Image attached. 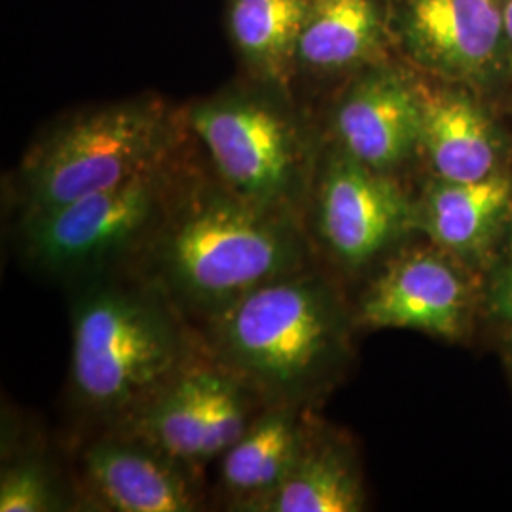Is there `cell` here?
<instances>
[{"mask_svg": "<svg viewBox=\"0 0 512 512\" xmlns=\"http://www.w3.org/2000/svg\"><path fill=\"white\" fill-rule=\"evenodd\" d=\"M306 219L247 202L220 181L183 184L133 270L158 285L190 323L313 266Z\"/></svg>", "mask_w": 512, "mask_h": 512, "instance_id": "1", "label": "cell"}, {"mask_svg": "<svg viewBox=\"0 0 512 512\" xmlns=\"http://www.w3.org/2000/svg\"><path fill=\"white\" fill-rule=\"evenodd\" d=\"M71 289V401L86 420L112 429L194 359L202 338L158 285L135 272Z\"/></svg>", "mask_w": 512, "mask_h": 512, "instance_id": "2", "label": "cell"}, {"mask_svg": "<svg viewBox=\"0 0 512 512\" xmlns=\"http://www.w3.org/2000/svg\"><path fill=\"white\" fill-rule=\"evenodd\" d=\"M351 315L315 266L260 285L200 325L203 348L268 403L311 408L348 365Z\"/></svg>", "mask_w": 512, "mask_h": 512, "instance_id": "3", "label": "cell"}, {"mask_svg": "<svg viewBox=\"0 0 512 512\" xmlns=\"http://www.w3.org/2000/svg\"><path fill=\"white\" fill-rule=\"evenodd\" d=\"M173 145V122L156 99L86 110L57 126L23 162L16 184L18 220L165 167Z\"/></svg>", "mask_w": 512, "mask_h": 512, "instance_id": "4", "label": "cell"}, {"mask_svg": "<svg viewBox=\"0 0 512 512\" xmlns=\"http://www.w3.org/2000/svg\"><path fill=\"white\" fill-rule=\"evenodd\" d=\"M181 188L165 165L50 213L18 220L25 262L69 287L133 272Z\"/></svg>", "mask_w": 512, "mask_h": 512, "instance_id": "5", "label": "cell"}, {"mask_svg": "<svg viewBox=\"0 0 512 512\" xmlns=\"http://www.w3.org/2000/svg\"><path fill=\"white\" fill-rule=\"evenodd\" d=\"M220 183L247 202L306 219V148L293 118L262 97L230 95L190 110Z\"/></svg>", "mask_w": 512, "mask_h": 512, "instance_id": "6", "label": "cell"}, {"mask_svg": "<svg viewBox=\"0 0 512 512\" xmlns=\"http://www.w3.org/2000/svg\"><path fill=\"white\" fill-rule=\"evenodd\" d=\"M268 401L203 348L118 429L194 473L238 442Z\"/></svg>", "mask_w": 512, "mask_h": 512, "instance_id": "7", "label": "cell"}, {"mask_svg": "<svg viewBox=\"0 0 512 512\" xmlns=\"http://www.w3.org/2000/svg\"><path fill=\"white\" fill-rule=\"evenodd\" d=\"M391 35L429 78L511 99L512 61L497 0H395Z\"/></svg>", "mask_w": 512, "mask_h": 512, "instance_id": "8", "label": "cell"}, {"mask_svg": "<svg viewBox=\"0 0 512 512\" xmlns=\"http://www.w3.org/2000/svg\"><path fill=\"white\" fill-rule=\"evenodd\" d=\"M306 224L327 255L359 272L416 228V200L389 173L357 162L336 145L315 179Z\"/></svg>", "mask_w": 512, "mask_h": 512, "instance_id": "9", "label": "cell"}, {"mask_svg": "<svg viewBox=\"0 0 512 512\" xmlns=\"http://www.w3.org/2000/svg\"><path fill=\"white\" fill-rule=\"evenodd\" d=\"M467 270L471 268L433 243L427 249L401 251L368 283L355 323L458 340L475 308V287Z\"/></svg>", "mask_w": 512, "mask_h": 512, "instance_id": "10", "label": "cell"}, {"mask_svg": "<svg viewBox=\"0 0 512 512\" xmlns=\"http://www.w3.org/2000/svg\"><path fill=\"white\" fill-rule=\"evenodd\" d=\"M80 509L194 512L203 505L200 475L118 429H101L78 456Z\"/></svg>", "mask_w": 512, "mask_h": 512, "instance_id": "11", "label": "cell"}, {"mask_svg": "<svg viewBox=\"0 0 512 512\" xmlns=\"http://www.w3.org/2000/svg\"><path fill=\"white\" fill-rule=\"evenodd\" d=\"M420 82L421 143L431 177L469 183L509 171L512 135L492 99L465 86Z\"/></svg>", "mask_w": 512, "mask_h": 512, "instance_id": "12", "label": "cell"}, {"mask_svg": "<svg viewBox=\"0 0 512 512\" xmlns=\"http://www.w3.org/2000/svg\"><path fill=\"white\" fill-rule=\"evenodd\" d=\"M334 131L351 158L393 175L420 152L418 78L385 63L363 69L336 107Z\"/></svg>", "mask_w": 512, "mask_h": 512, "instance_id": "13", "label": "cell"}, {"mask_svg": "<svg viewBox=\"0 0 512 512\" xmlns=\"http://www.w3.org/2000/svg\"><path fill=\"white\" fill-rule=\"evenodd\" d=\"M416 228L467 268H492L512 230L511 169L469 183L431 177L416 200Z\"/></svg>", "mask_w": 512, "mask_h": 512, "instance_id": "14", "label": "cell"}, {"mask_svg": "<svg viewBox=\"0 0 512 512\" xmlns=\"http://www.w3.org/2000/svg\"><path fill=\"white\" fill-rule=\"evenodd\" d=\"M311 408L270 403L219 458V486L232 511L262 512L293 469Z\"/></svg>", "mask_w": 512, "mask_h": 512, "instance_id": "15", "label": "cell"}, {"mask_svg": "<svg viewBox=\"0 0 512 512\" xmlns=\"http://www.w3.org/2000/svg\"><path fill=\"white\" fill-rule=\"evenodd\" d=\"M365 505L355 448L310 416L293 469L262 512H359Z\"/></svg>", "mask_w": 512, "mask_h": 512, "instance_id": "16", "label": "cell"}, {"mask_svg": "<svg viewBox=\"0 0 512 512\" xmlns=\"http://www.w3.org/2000/svg\"><path fill=\"white\" fill-rule=\"evenodd\" d=\"M389 35L391 18L380 0H311L296 55L323 73L368 69L384 63Z\"/></svg>", "mask_w": 512, "mask_h": 512, "instance_id": "17", "label": "cell"}, {"mask_svg": "<svg viewBox=\"0 0 512 512\" xmlns=\"http://www.w3.org/2000/svg\"><path fill=\"white\" fill-rule=\"evenodd\" d=\"M311 0H236L232 31L241 52L264 71L281 78L296 54Z\"/></svg>", "mask_w": 512, "mask_h": 512, "instance_id": "18", "label": "cell"}, {"mask_svg": "<svg viewBox=\"0 0 512 512\" xmlns=\"http://www.w3.org/2000/svg\"><path fill=\"white\" fill-rule=\"evenodd\" d=\"M76 492L69 490L54 459L38 450L10 456L0 476V512L73 511Z\"/></svg>", "mask_w": 512, "mask_h": 512, "instance_id": "19", "label": "cell"}, {"mask_svg": "<svg viewBox=\"0 0 512 512\" xmlns=\"http://www.w3.org/2000/svg\"><path fill=\"white\" fill-rule=\"evenodd\" d=\"M490 270L486 308L495 321L512 330V230Z\"/></svg>", "mask_w": 512, "mask_h": 512, "instance_id": "20", "label": "cell"}, {"mask_svg": "<svg viewBox=\"0 0 512 512\" xmlns=\"http://www.w3.org/2000/svg\"><path fill=\"white\" fill-rule=\"evenodd\" d=\"M503 21H505V35H507V42H509V52H511L512 61V0H505V2H503Z\"/></svg>", "mask_w": 512, "mask_h": 512, "instance_id": "21", "label": "cell"}, {"mask_svg": "<svg viewBox=\"0 0 512 512\" xmlns=\"http://www.w3.org/2000/svg\"><path fill=\"white\" fill-rule=\"evenodd\" d=\"M509 353H511V361H512V334H511V349H509Z\"/></svg>", "mask_w": 512, "mask_h": 512, "instance_id": "22", "label": "cell"}, {"mask_svg": "<svg viewBox=\"0 0 512 512\" xmlns=\"http://www.w3.org/2000/svg\"><path fill=\"white\" fill-rule=\"evenodd\" d=\"M497 2H501V4H503V2H505V0H497Z\"/></svg>", "mask_w": 512, "mask_h": 512, "instance_id": "23", "label": "cell"}]
</instances>
